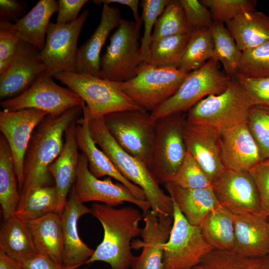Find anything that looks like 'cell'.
Returning a JSON list of instances; mask_svg holds the SVG:
<instances>
[{"label":"cell","mask_w":269,"mask_h":269,"mask_svg":"<svg viewBox=\"0 0 269 269\" xmlns=\"http://www.w3.org/2000/svg\"><path fill=\"white\" fill-rule=\"evenodd\" d=\"M19 264L21 269H64L48 257L39 253Z\"/></svg>","instance_id":"f907efd6"},{"label":"cell","mask_w":269,"mask_h":269,"mask_svg":"<svg viewBox=\"0 0 269 269\" xmlns=\"http://www.w3.org/2000/svg\"><path fill=\"white\" fill-rule=\"evenodd\" d=\"M0 250L19 263L39 253L26 222L16 215L0 227Z\"/></svg>","instance_id":"f546056e"},{"label":"cell","mask_w":269,"mask_h":269,"mask_svg":"<svg viewBox=\"0 0 269 269\" xmlns=\"http://www.w3.org/2000/svg\"><path fill=\"white\" fill-rule=\"evenodd\" d=\"M20 195L14 162L9 145L0 135V204L4 220L14 215Z\"/></svg>","instance_id":"4dcf8cb0"},{"label":"cell","mask_w":269,"mask_h":269,"mask_svg":"<svg viewBox=\"0 0 269 269\" xmlns=\"http://www.w3.org/2000/svg\"><path fill=\"white\" fill-rule=\"evenodd\" d=\"M91 209L102 226L104 237L86 264L103 262L112 269H131L135 258L132 252V241L140 236L143 216L130 206L116 208L94 203Z\"/></svg>","instance_id":"7a4b0ae2"},{"label":"cell","mask_w":269,"mask_h":269,"mask_svg":"<svg viewBox=\"0 0 269 269\" xmlns=\"http://www.w3.org/2000/svg\"><path fill=\"white\" fill-rule=\"evenodd\" d=\"M191 33L179 0H169L156 21L151 42L166 36Z\"/></svg>","instance_id":"74e56055"},{"label":"cell","mask_w":269,"mask_h":269,"mask_svg":"<svg viewBox=\"0 0 269 269\" xmlns=\"http://www.w3.org/2000/svg\"><path fill=\"white\" fill-rule=\"evenodd\" d=\"M122 19L119 9L103 4L100 23L91 37L78 50L76 73L103 78L100 53L110 32L118 27Z\"/></svg>","instance_id":"cb8c5ba5"},{"label":"cell","mask_w":269,"mask_h":269,"mask_svg":"<svg viewBox=\"0 0 269 269\" xmlns=\"http://www.w3.org/2000/svg\"><path fill=\"white\" fill-rule=\"evenodd\" d=\"M0 269H21L20 264L0 250Z\"/></svg>","instance_id":"f5cc1de1"},{"label":"cell","mask_w":269,"mask_h":269,"mask_svg":"<svg viewBox=\"0 0 269 269\" xmlns=\"http://www.w3.org/2000/svg\"><path fill=\"white\" fill-rule=\"evenodd\" d=\"M52 77L43 72L23 93L1 101L0 106L2 110L16 111L34 109L56 117L71 108L86 105L75 93L57 84Z\"/></svg>","instance_id":"7c38bea8"},{"label":"cell","mask_w":269,"mask_h":269,"mask_svg":"<svg viewBox=\"0 0 269 269\" xmlns=\"http://www.w3.org/2000/svg\"><path fill=\"white\" fill-rule=\"evenodd\" d=\"M76 121H73L67 129L63 149L48 168L57 190L58 206L57 212L60 215L76 178L79 155L75 133Z\"/></svg>","instance_id":"d4e9b609"},{"label":"cell","mask_w":269,"mask_h":269,"mask_svg":"<svg viewBox=\"0 0 269 269\" xmlns=\"http://www.w3.org/2000/svg\"><path fill=\"white\" fill-rule=\"evenodd\" d=\"M93 2L99 5L102 4H110L111 3H116L127 5L131 9L135 21L137 23L142 22L141 17L138 14V7L139 0H93Z\"/></svg>","instance_id":"816d5d0a"},{"label":"cell","mask_w":269,"mask_h":269,"mask_svg":"<svg viewBox=\"0 0 269 269\" xmlns=\"http://www.w3.org/2000/svg\"><path fill=\"white\" fill-rule=\"evenodd\" d=\"M75 133L78 148L87 157L88 168L93 175L99 179L105 176L113 178L128 187L137 199L146 200L143 190L126 179L98 147L91 135L89 119L86 115L83 114V117L77 120Z\"/></svg>","instance_id":"603a6c76"},{"label":"cell","mask_w":269,"mask_h":269,"mask_svg":"<svg viewBox=\"0 0 269 269\" xmlns=\"http://www.w3.org/2000/svg\"><path fill=\"white\" fill-rule=\"evenodd\" d=\"M210 10L214 22L226 24L239 14L256 10L254 0H201Z\"/></svg>","instance_id":"b9f144b4"},{"label":"cell","mask_w":269,"mask_h":269,"mask_svg":"<svg viewBox=\"0 0 269 269\" xmlns=\"http://www.w3.org/2000/svg\"><path fill=\"white\" fill-rule=\"evenodd\" d=\"M73 187L78 198L83 203L98 202L115 207L129 202L139 207L143 214L151 209L147 201L136 198L124 184L114 183L110 177L101 179L93 175L89 171L87 157L82 152L79 153Z\"/></svg>","instance_id":"5bb4252c"},{"label":"cell","mask_w":269,"mask_h":269,"mask_svg":"<svg viewBox=\"0 0 269 269\" xmlns=\"http://www.w3.org/2000/svg\"><path fill=\"white\" fill-rule=\"evenodd\" d=\"M26 8L24 0H0V22H16L26 14Z\"/></svg>","instance_id":"681fc988"},{"label":"cell","mask_w":269,"mask_h":269,"mask_svg":"<svg viewBox=\"0 0 269 269\" xmlns=\"http://www.w3.org/2000/svg\"><path fill=\"white\" fill-rule=\"evenodd\" d=\"M225 25L242 52L269 41V16L261 11L243 12Z\"/></svg>","instance_id":"83f0119b"},{"label":"cell","mask_w":269,"mask_h":269,"mask_svg":"<svg viewBox=\"0 0 269 269\" xmlns=\"http://www.w3.org/2000/svg\"><path fill=\"white\" fill-rule=\"evenodd\" d=\"M237 78L247 91L253 105L269 106V77Z\"/></svg>","instance_id":"bcb514c9"},{"label":"cell","mask_w":269,"mask_h":269,"mask_svg":"<svg viewBox=\"0 0 269 269\" xmlns=\"http://www.w3.org/2000/svg\"><path fill=\"white\" fill-rule=\"evenodd\" d=\"M249 171L259 190L261 213L269 218V159L262 160Z\"/></svg>","instance_id":"f6af8a7d"},{"label":"cell","mask_w":269,"mask_h":269,"mask_svg":"<svg viewBox=\"0 0 269 269\" xmlns=\"http://www.w3.org/2000/svg\"><path fill=\"white\" fill-rule=\"evenodd\" d=\"M192 269H269V255L252 257L213 249L203 256Z\"/></svg>","instance_id":"d6a6232c"},{"label":"cell","mask_w":269,"mask_h":269,"mask_svg":"<svg viewBox=\"0 0 269 269\" xmlns=\"http://www.w3.org/2000/svg\"><path fill=\"white\" fill-rule=\"evenodd\" d=\"M87 0H58L56 23L64 25L75 21Z\"/></svg>","instance_id":"c3c4849f"},{"label":"cell","mask_w":269,"mask_h":269,"mask_svg":"<svg viewBox=\"0 0 269 269\" xmlns=\"http://www.w3.org/2000/svg\"><path fill=\"white\" fill-rule=\"evenodd\" d=\"M142 23L122 19L101 58L103 78L124 82L136 76L144 62L138 40Z\"/></svg>","instance_id":"30bf717a"},{"label":"cell","mask_w":269,"mask_h":269,"mask_svg":"<svg viewBox=\"0 0 269 269\" xmlns=\"http://www.w3.org/2000/svg\"><path fill=\"white\" fill-rule=\"evenodd\" d=\"M169 0H142L141 18L144 23V32L142 37L140 51L146 61L151 43V37L156 21L163 11Z\"/></svg>","instance_id":"7bdbcfd3"},{"label":"cell","mask_w":269,"mask_h":269,"mask_svg":"<svg viewBox=\"0 0 269 269\" xmlns=\"http://www.w3.org/2000/svg\"><path fill=\"white\" fill-rule=\"evenodd\" d=\"M83 107H74L58 116L47 115L36 127L24 157L20 201L40 187L51 185L48 168L63 149L67 129L83 114Z\"/></svg>","instance_id":"6da1fadb"},{"label":"cell","mask_w":269,"mask_h":269,"mask_svg":"<svg viewBox=\"0 0 269 269\" xmlns=\"http://www.w3.org/2000/svg\"><path fill=\"white\" fill-rule=\"evenodd\" d=\"M171 182L183 188L212 187L210 179L187 151L184 160Z\"/></svg>","instance_id":"60d3db41"},{"label":"cell","mask_w":269,"mask_h":269,"mask_svg":"<svg viewBox=\"0 0 269 269\" xmlns=\"http://www.w3.org/2000/svg\"><path fill=\"white\" fill-rule=\"evenodd\" d=\"M246 124L263 159H269V106L252 105L248 112Z\"/></svg>","instance_id":"ab89813d"},{"label":"cell","mask_w":269,"mask_h":269,"mask_svg":"<svg viewBox=\"0 0 269 269\" xmlns=\"http://www.w3.org/2000/svg\"><path fill=\"white\" fill-rule=\"evenodd\" d=\"M109 132L125 151L148 168L156 136V121L144 109L112 113L104 117Z\"/></svg>","instance_id":"52a82bcc"},{"label":"cell","mask_w":269,"mask_h":269,"mask_svg":"<svg viewBox=\"0 0 269 269\" xmlns=\"http://www.w3.org/2000/svg\"><path fill=\"white\" fill-rule=\"evenodd\" d=\"M186 113H172L156 121V136L148 169L159 184L171 182L187 153Z\"/></svg>","instance_id":"8992f818"},{"label":"cell","mask_w":269,"mask_h":269,"mask_svg":"<svg viewBox=\"0 0 269 269\" xmlns=\"http://www.w3.org/2000/svg\"><path fill=\"white\" fill-rule=\"evenodd\" d=\"M184 136L187 151L213 183L226 168L222 156L220 132L186 121Z\"/></svg>","instance_id":"ffe728a7"},{"label":"cell","mask_w":269,"mask_h":269,"mask_svg":"<svg viewBox=\"0 0 269 269\" xmlns=\"http://www.w3.org/2000/svg\"><path fill=\"white\" fill-rule=\"evenodd\" d=\"M191 30L193 32L202 29H210L213 23L209 9L200 0H179Z\"/></svg>","instance_id":"ee69618b"},{"label":"cell","mask_w":269,"mask_h":269,"mask_svg":"<svg viewBox=\"0 0 269 269\" xmlns=\"http://www.w3.org/2000/svg\"><path fill=\"white\" fill-rule=\"evenodd\" d=\"M89 15V11L86 9L71 23L58 25L50 22L44 47L40 52L47 74L53 77L61 72H76L78 40Z\"/></svg>","instance_id":"4fadbf2b"},{"label":"cell","mask_w":269,"mask_h":269,"mask_svg":"<svg viewBox=\"0 0 269 269\" xmlns=\"http://www.w3.org/2000/svg\"><path fill=\"white\" fill-rule=\"evenodd\" d=\"M210 30L214 44L212 58L222 64L227 76L237 78L242 51L225 24L213 22Z\"/></svg>","instance_id":"e575fe53"},{"label":"cell","mask_w":269,"mask_h":269,"mask_svg":"<svg viewBox=\"0 0 269 269\" xmlns=\"http://www.w3.org/2000/svg\"><path fill=\"white\" fill-rule=\"evenodd\" d=\"M21 41L12 31L0 27V74L14 59Z\"/></svg>","instance_id":"7dc6e473"},{"label":"cell","mask_w":269,"mask_h":269,"mask_svg":"<svg viewBox=\"0 0 269 269\" xmlns=\"http://www.w3.org/2000/svg\"><path fill=\"white\" fill-rule=\"evenodd\" d=\"M48 114L34 109L0 111V131L7 141L13 156L19 192L23 182L24 155L32 134Z\"/></svg>","instance_id":"2e32d148"},{"label":"cell","mask_w":269,"mask_h":269,"mask_svg":"<svg viewBox=\"0 0 269 269\" xmlns=\"http://www.w3.org/2000/svg\"><path fill=\"white\" fill-rule=\"evenodd\" d=\"M88 213L91 209L80 201L73 186L61 214L64 269H77L86 264L94 253V250L81 239L78 230L80 218Z\"/></svg>","instance_id":"d6986e66"},{"label":"cell","mask_w":269,"mask_h":269,"mask_svg":"<svg viewBox=\"0 0 269 269\" xmlns=\"http://www.w3.org/2000/svg\"><path fill=\"white\" fill-rule=\"evenodd\" d=\"M172 200L173 225L168 240L161 246L164 252L163 269H192L214 249L204 240L200 226L189 223Z\"/></svg>","instance_id":"8fae6325"},{"label":"cell","mask_w":269,"mask_h":269,"mask_svg":"<svg viewBox=\"0 0 269 269\" xmlns=\"http://www.w3.org/2000/svg\"><path fill=\"white\" fill-rule=\"evenodd\" d=\"M58 195L55 185L40 187L20 201L15 215L25 221L57 211Z\"/></svg>","instance_id":"d590c367"},{"label":"cell","mask_w":269,"mask_h":269,"mask_svg":"<svg viewBox=\"0 0 269 269\" xmlns=\"http://www.w3.org/2000/svg\"><path fill=\"white\" fill-rule=\"evenodd\" d=\"M253 105L248 93L238 78H232L220 94L209 95L186 113L187 122L218 130L246 123Z\"/></svg>","instance_id":"277c9868"},{"label":"cell","mask_w":269,"mask_h":269,"mask_svg":"<svg viewBox=\"0 0 269 269\" xmlns=\"http://www.w3.org/2000/svg\"><path fill=\"white\" fill-rule=\"evenodd\" d=\"M237 77H269V41L242 52Z\"/></svg>","instance_id":"f35d334b"},{"label":"cell","mask_w":269,"mask_h":269,"mask_svg":"<svg viewBox=\"0 0 269 269\" xmlns=\"http://www.w3.org/2000/svg\"><path fill=\"white\" fill-rule=\"evenodd\" d=\"M212 188L219 204L232 212L261 213L259 190L250 171L226 168Z\"/></svg>","instance_id":"9a60e30c"},{"label":"cell","mask_w":269,"mask_h":269,"mask_svg":"<svg viewBox=\"0 0 269 269\" xmlns=\"http://www.w3.org/2000/svg\"><path fill=\"white\" fill-rule=\"evenodd\" d=\"M55 79L66 85L85 102L83 109L92 118L117 112L143 109L121 90L120 82L90 75L61 72Z\"/></svg>","instance_id":"5b68a950"},{"label":"cell","mask_w":269,"mask_h":269,"mask_svg":"<svg viewBox=\"0 0 269 269\" xmlns=\"http://www.w3.org/2000/svg\"><path fill=\"white\" fill-rule=\"evenodd\" d=\"M26 223L38 252L62 267L61 215L52 212Z\"/></svg>","instance_id":"f1b7e54d"},{"label":"cell","mask_w":269,"mask_h":269,"mask_svg":"<svg viewBox=\"0 0 269 269\" xmlns=\"http://www.w3.org/2000/svg\"><path fill=\"white\" fill-rule=\"evenodd\" d=\"M219 132L222 156L226 168L249 171L263 160L246 123Z\"/></svg>","instance_id":"44dd1931"},{"label":"cell","mask_w":269,"mask_h":269,"mask_svg":"<svg viewBox=\"0 0 269 269\" xmlns=\"http://www.w3.org/2000/svg\"><path fill=\"white\" fill-rule=\"evenodd\" d=\"M45 72L40 51L21 41L17 53L8 67L0 74V99L15 97L29 88Z\"/></svg>","instance_id":"e0dca14e"},{"label":"cell","mask_w":269,"mask_h":269,"mask_svg":"<svg viewBox=\"0 0 269 269\" xmlns=\"http://www.w3.org/2000/svg\"><path fill=\"white\" fill-rule=\"evenodd\" d=\"M187 74L177 68L157 67L143 62L134 77L120 82V85L138 106L151 112L177 92Z\"/></svg>","instance_id":"9c48e42d"},{"label":"cell","mask_w":269,"mask_h":269,"mask_svg":"<svg viewBox=\"0 0 269 269\" xmlns=\"http://www.w3.org/2000/svg\"><path fill=\"white\" fill-rule=\"evenodd\" d=\"M218 64V62L211 58L188 73L177 92L150 113L151 119L156 121L170 114L186 113L204 98L225 91L232 78L222 72Z\"/></svg>","instance_id":"ba28073f"},{"label":"cell","mask_w":269,"mask_h":269,"mask_svg":"<svg viewBox=\"0 0 269 269\" xmlns=\"http://www.w3.org/2000/svg\"><path fill=\"white\" fill-rule=\"evenodd\" d=\"M268 255H269V254Z\"/></svg>","instance_id":"db71d44e"},{"label":"cell","mask_w":269,"mask_h":269,"mask_svg":"<svg viewBox=\"0 0 269 269\" xmlns=\"http://www.w3.org/2000/svg\"><path fill=\"white\" fill-rule=\"evenodd\" d=\"M83 112L89 119L90 131L96 144L126 179L143 190L151 210L157 213L173 216L171 197L161 189L148 168L117 143L107 128L104 117L92 118L85 110Z\"/></svg>","instance_id":"3957f363"},{"label":"cell","mask_w":269,"mask_h":269,"mask_svg":"<svg viewBox=\"0 0 269 269\" xmlns=\"http://www.w3.org/2000/svg\"><path fill=\"white\" fill-rule=\"evenodd\" d=\"M235 235L233 252L247 257L269 254V217L261 213L232 212Z\"/></svg>","instance_id":"7402d4cb"},{"label":"cell","mask_w":269,"mask_h":269,"mask_svg":"<svg viewBox=\"0 0 269 269\" xmlns=\"http://www.w3.org/2000/svg\"><path fill=\"white\" fill-rule=\"evenodd\" d=\"M144 225L142 240L132 242V249L142 248L135 257L131 269H163L164 252L162 245L168 240L173 225V216L153 212L143 214Z\"/></svg>","instance_id":"ac0fdd59"},{"label":"cell","mask_w":269,"mask_h":269,"mask_svg":"<svg viewBox=\"0 0 269 269\" xmlns=\"http://www.w3.org/2000/svg\"><path fill=\"white\" fill-rule=\"evenodd\" d=\"M164 185L169 195L192 225L200 226L206 216L220 205L212 187L183 188L172 182Z\"/></svg>","instance_id":"4316f807"},{"label":"cell","mask_w":269,"mask_h":269,"mask_svg":"<svg viewBox=\"0 0 269 269\" xmlns=\"http://www.w3.org/2000/svg\"><path fill=\"white\" fill-rule=\"evenodd\" d=\"M202 236L214 249L234 252L235 235L233 213L219 205L200 225Z\"/></svg>","instance_id":"1f68e13d"},{"label":"cell","mask_w":269,"mask_h":269,"mask_svg":"<svg viewBox=\"0 0 269 269\" xmlns=\"http://www.w3.org/2000/svg\"><path fill=\"white\" fill-rule=\"evenodd\" d=\"M214 44L210 29L192 32L178 69L185 74L196 70L212 58Z\"/></svg>","instance_id":"8d00e7d4"},{"label":"cell","mask_w":269,"mask_h":269,"mask_svg":"<svg viewBox=\"0 0 269 269\" xmlns=\"http://www.w3.org/2000/svg\"><path fill=\"white\" fill-rule=\"evenodd\" d=\"M58 2L40 0L23 17L14 23L0 22V27L15 33L23 42L43 49L47 28L52 15L57 12Z\"/></svg>","instance_id":"484cf974"},{"label":"cell","mask_w":269,"mask_h":269,"mask_svg":"<svg viewBox=\"0 0 269 269\" xmlns=\"http://www.w3.org/2000/svg\"><path fill=\"white\" fill-rule=\"evenodd\" d=\"M190 34L166 36L151 42L144 62L157 67L177 69Z\"/></svg>","instance_id":"836d02e7"}]
</instances>
